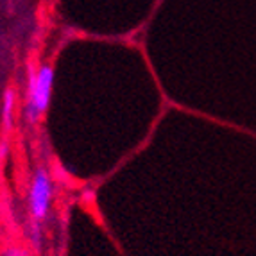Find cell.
<instances>
[{
	"instance_id": "obj_2",
	"label": "cell",
	"mask_w": 256,
	"mask_h": 256,
	"mask_svg": "<svg viewBox=\"0 0 256 256\" xmlns=\"http://www.w3.org/2000/svg\"><path fill=\"white\" fill-rule=\"evenodd\" d=\"M52 197H54V184H52L50 174L47 172V168L38 166L30 180L29 199H27L30 218L40 222L45 220L50 212Z\"/></svg>"
},
{
	"instance_id": "obj_4",
	"label": "cell",
	"mask_w": 256,
	"mask_h": 256,
	"mask_svg": "<svg viewBox=\"0 0 256 256\" xmlns=\"http://www.w3.org/2000/svg\"><path fill=\"white\" fill-rule=\"evenodd\" d=\"M27 240L32 246V249H40L42 248V222L30 218L29 220V231H27Z\"/></svg>"
},
{
	"instance_id": "obj_5",
	"label": "cell",
	"mask_w": 256,
	"mask_h": 256,
	"mask_svg": "<svg viewBox=\"0 0 256 256\" xmlns=\"http://www.w3.org/2000/svg\"><path fill=\"white\" fill-rule=\"evenodd\" d=\"M2 256H29L27 254L26 249H22V248H16V246H13V248H8L4 251V254Z\"/></svg>"
},
{
	"instance_id": "obj_3",
	"label": "cell",
	"mask_w": 256,
	"mask_h": 256,
	"mask_svg": "<svg viewBox=\"0 0 256 256\" xmlns=\"http://www.w3.org/2000/svg\"><path fill=\"white\" fill-rule=\"evenodd\" d=\"M14 106H16V94L13 88H8L2 95V128L11 131L14 124Z\"/></svg>"
},
{
	"instance_id": "obj_6",
	"label": "cell",
	"mask_w": 256,
	"mask_h": 256,
	"mask_svg": "<svg viewBox=\"0 0 256 256\" xmlns=\"http://www.w3.org/2000/svg\"><path fill=\"white\" fill-rule=\"evenodd\" d=\"M8 152H9L8 142H2V144H0V160H4L6 156H8Z\"/></svg>"
},
{
	"instance_id": "obj_1",
	"label": "cell",
	"mask_w": 256,
	"mask_h": 256,
	"mask_svg": "<svg viewBox=\"0 0 256 256\" xmlns=\"http://www.w3.org/2000/svg\"><path fill=\"white\" fill-rule=\"evenodd\" d=\"M54 86V70L50 64H42L38 70H29V82L24 102V118L29 124H36L40 116L48 110Z\"/></svg>"
}]
</instances>
